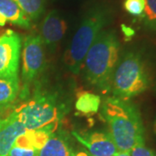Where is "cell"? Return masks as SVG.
Listing matches in <instances>:
<instances>
[{
	"mask_svg": "<svg viewBox=\"0 0 156 156\" xmlns=\"http://www.w3.org/2000/svg\"><path fill=\"white\" fill-rule=\"evenodd\" d=\"M101 115L109 127V134L121 152H129L144 140V128L137 107L118 97H108L102 103Z\"/></svg>",
	"mask_w": 156,
	"mask_h": 156,
	"instance_id": "1",
	"label": "cell"
},
{
	"mask_svg": "<svg viewBox=\"0 0 156 156\" xmlns=\"http://www.w3.org/2000/svg\"><path fill=\"white\" fill-rule=\"evenodd\" d=\"M120 43L115 30H102L84 58L87 81L102 92L110 90L114 71L119 62Z\"/></svg>",
	"mask_w": 156,
	"mask_h": 156,
	"instance_id": "2",
	"label": "cell"
},
{
	"mask_svg": "<svg viewBox=\"0 0 156 156\" xmlns=\"http://www.w3.org/2000/svg\"><path fill=\"white\" fill-rule=\"evenodd\" d=\"M110 19L111 11L105 5H95L87 11L64 57L66 65L73 74L81 71L87 52Z\"/></svg>",
	"mask_w": 156,
	"mask_h": 156,
	"instance_id": "3",
	"label": "cell"
},
{
	"mask_svg": "<svg viewBox=\"0 0 156 156\" xmlns=\"http://www.w3.org/2000/svg\"><path fill=\"white\" fill-rule=\"evenodd\" d=\"M149 71L141 56L130 51L118 62L111 80L110 90L115 97L128 100L149 88Z\"/></svg>",
	"mask_w": 156,
	"mask_h": 156,
	"instance_id": "4",
	"label": "cell"
},
{
	"mask_svg": "<svg viewBox=\"0 0 156 156\" xmlns=\"http://www.w3.org/2000/svg\"><path fill=\"white\" fill-rule=\"evenodd\" d=\"M12 113L27 131L44 128L54 130L60 118L56 96L46 93H37L12 110Z\"/></svg>",
	"mask_w": 156,
	"mask_h": 156,
	"instance_id": "5",
	"label": "cell"
},
{
	"mask_svg": "<svg viewBox=\"0 0 156 156\" xmlns=\"http://www.w3.org/2000/svg\"><path fill=\"white\" fill-rule=\"evenodd\" d=\"M22 79L24 86L32 83L45 66L44 43L40 35H27L23 42Z\"/></svg>",
	"mask_w": 156,
	"mask_h": 156,
	"instance_id": "6",
	"label": "cell"
},
{
	"mask_svg": "<svg viewBox=\"0 0 156 156\" xmlns=\"http://www.w3.org/2000/svg\"><path fill=\"white\" fill-rule=\"evenodd\" d=\"M21 37L11 30L0 35V77L18 76Z\"/></svg>",
	"mask_w": 156,
	"mask_h": 156,
	"instance_id": "7",
	"label": "cell"
},
{
	"mask_svg": "<svg viewBox=\"0 0 156 156\" xmlns=\"http://www.w3.org/2000/svg\"><path fill=\"white\" fill-rule=\"evenodd\" d=\"M74 135L92 156H115L119 152L109 133L93 132L84 136L74 133Z\"/></svg>",
	"mask_w": 156,
	"mask_h": 156,
	"instance_id": "8",
	"label": "cell"
},
{
	"mask_svg": "<svg viewBox=\"0 0 156 156\" xmlns=\"http://www.w3.org/2000/svg\"><path fill=\"white\" fill-rule=\"evenodd\" d=\"M27 130L12 111L0 119V156H8L17 139Z\"/></svg>",
	"mask_w": 156,
	"mask_h": 156,
	"instance_id": "9",
	"label": "cell"
},
{
	"mask_svg": "<svg viewBox=\"0 0 156 156\" xmlns=\"http://www.w3.org/2000/svg\"><path fill=\"white\" fill-rule=\"evenodd\" d=\"M67 28V23L60 14L56 11H51L42 23L40 37L46 45H54L62 39Z\"/></svg>",
	"mask_w": 156,
	"mask_h": 156,
	"instance_id": "10",
	"label": "cell"
},
{
	"mask_svg": "<svg viewBox=\"0 0 156 156\" xmlns=\"http://www.w3.org/2000/svg\"><path fill=\"white\" fill-rule=\"evenodd\" d=\"M0 14L6 21L21 28L30 29L31 26L30 19L13 0H0Z\"/></svg>",
	"mask_w": 156,
	"mask_h": 156,
	"instance_id": "11",
	"label": "cell"
},
{
	"mask_svg": "<svg viewBox=\"0 0 156 156\" xmlns=\"http://www.w3.org/2000/svg\"><path fill=\"white\" fill-rule=\"evenodd\" d=\"M20 91L19 78L0 77V108L7 109L16 101Z\"/></svg>",
	"mask_w": 156,
	"mask_h": 156,
	"instance_id": "12",
	"label": "cell"
},
{
	"mask_svg": "<svg viewBox=\"0 0 156 156\" xmlns=\"http://www.w3.org/2000/svg\"><path fill=\"white\" fill-rule=\"evenodd\" d=\"M36 156H73L67 141L57 135H52L37 153Z\"/></svg>",
	"mask_w": 156,
	"mask_h": 156,
	"instance_id": "13",
	"label": "cell"
},
{
	"mask_svg": "<svg viewBox=\"0 0 156 156\" xmlns=\"http://www.w3.org/2000/svg\"><path fill=\"white\" fill-rule=\"evenodd\" d=\"M101 106V97L90 92H82L77 96L75 108L81 115L90 116L96 114Z\"/></svg>",
	"mask_w": 156,
	"mask_h": 156,
	"instance_id": "14",
	"label": "cell"
},
{
	"mask_svg": "<svg viewBox=\"0 0 156 156\" xmlns=\"http://www.w3.org/2000/svg\"><path fill=\"white\" fill-rule=\"evenodd\" d=\"M30 20H38L45 11V0H13Z\"/></svg>",
	"mask_w": 156,
	"mask_h": 156,
	"instance_id": "15",
	"label": "cell"
},
{
	"mask_svg": "<svg viewBox=\"0 0 156 156\" xmlns=\"http://www.w3.org/2000/svg\"><path fill=\"white\" fill-rule=\"evenodd\" d=\"M142 18L146 27L156 31V0H145V9Z\"/></svg>",
	"mask_w": 156,
	"mask_h": 156,
	"instance_id": "16",
	"label": "cell"
},
{
	"mask_svg": "<svg viewBox=\"0 0 156 156\" xmlns=\"http://www.w3.org/2000/svg\"><path fill=\"white\" fill-rule=\"evenodd\" d=\"M123 7L130 15L142 17L145 9V0H125Z\"/></svg>",
	"mask_w": 156,
	"mask_h": 156,
	"instance_id": "17",
	"label": "cell"
},
{
	"mask_svg": "<svg viewBox=\"0 0 156 156\" xmlns=\"http://www.w3.org/2000/svg\"><path fill=\"white\" fill-rule=\"evenodd\" d=\"M38 149L25 147V146L14 144L8 156H36Z\"/></svg>",
	"mask_w": 156,
	"mask_h": 156,
	"instance_id": "18",
	"label": "cell"
},
{
	"mask_svg": "<svg viewBox=\"0 0 156 156\" xmlns=\"http://www.w3.org/2000/svg\"><path fill=\"white\" fill-rule=\"evenodd\" d=\"M131 156H155V154L150 148L145 146V141L138 142L134 147L129 151Z\"/></svg>",
	"mask_w": 156,
	"mask_h": 156,
	"instance_id": "19",
	"label": "cell"
},
{
	"mask_svg": "<svg viewBox=\"0 0 156 156\" xmlns=\"http://www.w3.org/2000/svg\"><path fill=\"white\" fill-rule=\"evenodd\" d=\"M6 23V19L5 17H4L2 14H0V27H3L5 26Z\"/></svg>",
	"mask_w": 156,
	"mask_h": 156,
	"instance_id": "20",
	"label": "cell"
},
{
	"mask_svg": "<svg viewBox=\"0 0 156 156\" xmlns=\"http://www.w3.org/2000/svg\"><path fill=\"white\" fill-rule=\"evenodd\" d=\"M115 156H131V155H130L129 152H121V151H119V152H118V154H117Z\"/></svg>",
	"mask_w": 156,
	"mask_h": 156,
	"instance_id": "21",
	"label": "cell"
},
{
	"mask_svg": "<svg viewBox=\"0 0 156 156\" xmlns=\"http://www.w3.org/2000/svg\"><path fill=\"white\" fill-rule=\"evenodd\" d=\"M5 109H4V108H0V119L2 118V115H3V113L5 111Z\"/></svg>",
	"mask_w": 156,
	"mask_h": 156,
	"instance_id": "22",
	"label": "cell"
},
{
	"mask_svg": "<svg viewBox=\"0 0 156 156\" xmlns=\"http://www.w3.org/2000/svg\"><path fill=\"white\" fill-rule=\"evenodd\" d=\"M155 156H156V154H155Z\"/></svg>",
	"mask_w": 156,
	"mask_h": 156,
	"instance_id": "23",
	"label": "cell"
}]
</instances>
